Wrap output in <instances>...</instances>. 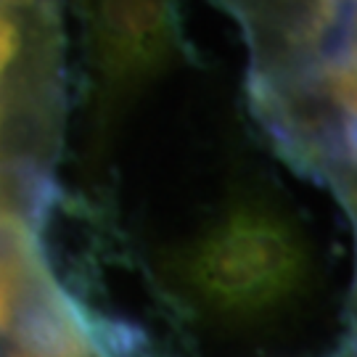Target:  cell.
Here are the masks:
<instances>
[{
    "label": "cell",
    "mask_w": 357,
    "mask_h": 357,
    "mask_svg": "<svg viewBox=\"0 0 357 357\" xmlns=\"http://www.w3.org/2000/svg\"><path fill=\"white\" fill-rule=\"evenodd\" d=\"M246 45V90L268 130L312 167L352 162L355 0H215Z\"/></svg>",
    "instance_id": "cell-1"
},
{
    "label": "cell",
    "mask_w": 357,
    "mask_h": 357,
    "mask_svg": "<svg viewBox=\"0 0 357 357\" xmlns=\"http://www.w3.org/2000/svg\"><path fill=\"white\" fill-rule=\"evenodd\" d=\"M185 0H75L79 59L103 109L191 59Z\"/></svg>",
    "instance_id": "cell-2"
},
{
    "label": "cell",
    "mask_w": 357,
    "mask_h": 357,
    "mask_svg": "<svg viewBox=\"0 0 357 357\" xmlns=\"http://www.w3.org/2000/svg\"><path fill=\"white\" fill-rule=\"evenodd\" d=\"M66 0H0V138L13 116L53 122L64 101Z\"/></svg>",
    "instance_id": "cell-3"
},
{
    "label": "cell",
    "mask_w": 357,
    "mask_h": 357,
    "mask_svg": "<svg viewBox=\"0 0 357 357\" xmlns=\"http://www.w3.org/2000/svg\"><path fill=\"white\" fill-rule=\"evenodd\" d=\"M289 265V241L268 217L238 215L206 243L202 273L215 289H252Z\"/></svg>",
    "instance_id": "cell-4"
},
{
    "label": "cell",
    "mask_w": 357,
    "mask_h": 357,
    "mask_svg": "<svg viewBox=\"0 0 357 357\" xmlns=\"http://www.w3.org/2000/svg\"><path fill=\"white\" fill-rule=\"evenodd\" d=\"M6 315H8V291H6L3 278H0V326L6 323Z\"/></svg>",
    "instance_id": "cell-5"
}]
</instances>
